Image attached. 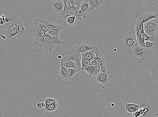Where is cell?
Listing matches in <instances>:
<instances>
[{"instance_id":"1","label":"cell","mask_w":158,"mask_h":117,"mask_svg":"<svg viewBox=\"0 0 158 117\" xmlns=\"http://www.w3.org/2000/svg\"><path fill=\"white\" fill-rule=\"evenodd\" d=\"M3 28L7 39L13 40L17 39L24 34L25 31L22 21L15 19L8 23H5Z\"/></svg>"},{"instance_id":"2","label":"cell","mask_w":158,"mask_h":117,"mask_svg":"<svg viewBox=\"0 0 158 117\" xmlns=\"http://www.w3.org/2000/svg\"><path fill=\"white\" fill-rule=\"evenodd\" d=\"M64 3V8L62 13L59 14L60 18H62L64 21L68 17L70 16L76 17V20L82 21L83 16L79 14V7L78 6L74 7L71 4L69 1L63 0Z\"/></svg>"},{"instance_id":"3","label":"cell","mask_w":158,"mask_h":117,"mask_svg":"<svg viewBox=\"0 0 158 117\" xmlns=\"http://www.w3.org/2000/svg\"><path fill=\"white\" fill-rule=\"evenodd\" d=\"M81 54L80 53L78 46L72 48L70 50L65 52L63 54V59L61 61L73 60L76 63L78 69L77 72L81 71Z\"/></svg>"},{"instance_id":"4","label":"cell","mask_w":158,"mask_h":117,"mask_svg":"<svg viewBox=\"0 0 158 117\" xmlns=\"http://www.w3.org/2000/svg\"><path fill=\"white\" fill-rule=\"evenodd\" d=\"M144 33L149 36H156L158 34V18L153 19L144 23L143 25Z\"/></svg>"},{"instance_id":"5","label":"cell","mask_w":158,"mask_h":117,"mask_svg":"<svg viewBox=\"0 0 158 117\" xmlns=\"http://www.w3.org/2000/svg\"><path fill=\"white\" fill-rule=\"evenodd\" d=\"M52 37L46 35L42 37L35 38L33 44L35 46H39L41 50H48L50 53L52 52L53 49L56 47L51 45L49 43V40Z\"/></svg>"},{"instance_id":"6","label":"cell","mask_w":158,"mask_h":117,"mask_svg":"<svg viewBox=\"0 0 158 117\" xmlns=\"http://www.w3.org/2000/svg\"><path fill=\"white\" fill-rule=\"evenodd\" d=\"M123 45L125 49L128 50H133L139 46L136 36L130 32L124 37Z\"/></svg>"},{"instance_id":"7","label":"cell","mask_w":158,"mask_h":117,"mask_svg":"<svg viewBox=\"0 0 158 117\" xmlns=\"http://www.w3.org/2000/svg\"><path fill=\"white\" fill-rule=\"evenodd\" d=\"M97 77V80L99 83L101 87L104 89L109 86V81L112 77V75L108 73L102 72L98 74Z\"/></svg>"},{"instance_id":"8","label":"cell","mask_w":158,"mask_h":117,"mask_svg":"<svg viewBox=\"0 0 158 117\" xmlns=\"http://www.w3.org/2000/svg\"><path fill=\"white\" fill-rule=\"evenodd\" d=\"M158 18V14L153 12L145 13L137 21L136 25L144 24L151 20Z\"/></svg>"},{"instance_id":"9","label":"cell","mask_w":158,"mask_h":117,"mask_svg":"<svg viewBox=\"0 0 158 117\" xmlns=\"http://www.w3.org/2000/svg\"><path fill=\"white\" fill-rule=\"evenodd\" d=\"M95 55V60L97 66L100 67L101 72L103 73H107L106 63L103 55L99 50L96 51Z\"/></svg>"},{"instance_id":"10","label":"cell","mask_w":158,"mask_h":117,"mask_svg":"<svg viewBox=\"0 0 158 117\" xmlns=\"http://www.w3.org/2000/svg\"><path fill=\"white\" fill-rule=\"evenodd\" d=\"M134 56L140 58L142 60H145L149 52L145 48L138 46L133 50Z\"/></svg>"},{"instance_id":"11","label":"cell","mask_w":158,"mask_h":117,"mask_svg":"<svg viewBox=\"0 0 158 117\" xmlns=\"http://www.w3.org/2000/svg\"><path fill=\"white\" fill-rule=\"evenodd\" d=\"M91 6L87 0H84L79 7V13L84 18H85L87 14L91 12Z\"/></svg>"},{"instance_id":"12","label":"cell","mask_w":158,"mask_h":117,"mask_svg":"<svg viewBox=\"0 0 158 117\" xmlns=\"http://www.w3.org/2000/svg\"><path fill=\"white\" fill-rule=\"evenodd\" d=\"M51 5L54 11L58 14L63 12L64 8V3L63 1L55 0L51 3Z\"/></svg>"},{"instance_id":"13","label":"cell","mask_w":158,"mask_h":117,"mask_svg":"<svg viewBox=\"0 0 158 117\" xmlns=\"http://www.w3.org/2000/svg\"><path fill=\"white\" fill-rule=\"evenodd\" d=\"M46 20L43 18L34 19L33 25L38 27L41 30L46 33L48 31L46 27Z\"/></svg>"},{"instance_id":"14","label":"cell","mask_w":158,"mask_h":117,"mask_svg":"<svg viewBox=\"0 0 158 117\" xmlns=\"http://www.w3.org/2000/svg\"><path fill=\"white\" fill-rule=\"evenodd\" d=\"M77 73V70L73 68L67 69V80H68V84L72 85L76 80L74 77L75 74Z\"/></svg>"},{"instance_id":"15","label":"cell","mask_w":158,"mask_h":117,"mask_svg":"<svg viewBox=\"0 0 158 117\" xmlns=\"http://www.w3.org/2000/svg\"><path fill=\"white\" fill-rule=\"evenodd\" d=\"M125 106L139 110L142 108L149 107V104L148 101L147 99H145L143 100L141 102H139V104L138 105L134 104H127Z\"/></svg>"},{"instance_id":"16","label":"cell","mask_w":158,"mask_h":117,"mask_svg":"<svg viewBox=\"0 0 158 117\" xmlns=\"http://www.w3.org/2000/svg\"><path fill=\"white\" fill-rule=\"evenodd\" d=\"M67 68L64 67H61L57 77V80L60 83H62L64 81L67 80Z\"/></svg>"},{"instance_id":"17","label":"cell","mask_w":158,"mask_h":117,"mask_svg":"<svg viewBox=\"0 0 158 117\" xmlns=\"http://www.w3.org/2000/svg\"><path fill=\"white\" fill-rule=\"evenodd\" d=\"M98 50V49L91 50L81 54V59H86L91 61L95 60L96 51Z\"/></svg>"},{"instance_id":"18","label":"cell","mask_w":158,"mask_h":117,"mask_svg":"<svg viewBox=\"0 0 158 117\" xmlns=\"http://www.w3.org/2000/svg\"><path fill=\"white\" fill-rule=\"evenodd\" d=\"M2 15L4 17L5 21V23H8L14 20L19 19L17 16L11 11H6L3 13Z\"/></svg>"},{"instance_id":"19","label":"cell","mask_w":158,"mask_h":117,"mask_svg":"<svg viewBox=\"0 0 158 117\" xmlns=\"http://www.w3.org/2000/svg\"><path fill=\"white\" fill-rule=\"evenodd\" d=\"M61 67H64L67 68H73L77 70V64L73 60H66L61 61Z\"/></svg>"},{"instance_id":"20","label":"cell","mask_w":158,"mask_h":117,"mask_svg":"<svg viewBox=\"0 0 158 117\" xmlns=\"http://www.w3.org/2000/svg\"><path fill=\"white\" fill-rule=\"evenodd\" d=\"M32 33L35 38L42 37L46 35V32L34 25L32 27Z\"/></svg>"},{"instance_id":"21","label":"cell","mask_w":158,"mask_h":117,"mask_svg":"<svg viewBox=\"0 0 158 117\" xmlns=\"http://www.w3.org/2000/svg\"><path fill=\"white\" fill-rule=\"evenodd\" d=\"M91 6V11L98 9L102 4L103 1L101 0H87Z\"/></svg>"},{"instance_id":"22","label":"cell","mask_w":158,"mask_h":117,"mask_svg":"<svg viewBox=\"0 0 158 117\" xmlns=\"http://www.w3.org/2000/svg\"><path fill=\"white\" fill-rule=\"evenodd\" d=\"M78 46L81 54L84 53L89 51L98 49L95 46L87 45H80Z\"/></svg>"},{"instance_id":"23","label":"cell","mask_w":158,"mask_h":117,"mask_svg":"<svg viewBox=\"0 0 158 117\" xmlns=\"http://www.w3.org/2000/svg\"><path fill=\"white\" fill-rule=\"evenodd\" d=\"M65 43V42H62L58 36L51 37L49 41L51 45L55 47L60 46L61 45L64 44Z\"/></svg>"},{"instance_id":"24","label":"cell","mask_w":158,"mask_h":117,"mask_svg":"<svg viewBox=\"0 0 158 117\" xmlns=\"http://www.w3.org/2000/svg\"><path fill=\"white\" fill-rule=\"evenodd\" d=\"M46 27L48 31L54 29L60 28L62 26L58 24L51 22L46 20Z\"/></svg>"},{"instance_id":"25","label":"cell","mask_w":158,"mask_h":117,"mask_svg":"<svg viewBox=\"0 0 158 117\" xmlns=\"http://www.w3.org/2000/svg\"><path fill=\"white\" fill-rule=\"evenodd\" d=\"M58 107L57 102L48 105L44 108L45 111L51 113L56 111Z\"/></svg>"},{"instance_id":"26","label":"cell","mask_w":158,"mask_h":117,"mask_svg":"<svg viewBox=\"0 0 158 117\" xmlns=\"http://www.w3.org/2000/svg\"><path fill=\"white\" fill-rule=\"evenodd\" d=\"M62 27L60 28L54 29L50 31H48L46 33V34L49 35L52 37L58 36L59 33L62 30Z\"/></svg>"},{"instance_id":"27","label":"cell","mask_w":158,"mask_h":117,"mask_svg":"<svg viewBox=\"0 0 158 117\" xmlns=\"http://www.w3.org/2000/svg\"><path fill=\"white\" fill-rule=\"evenodd\" d=\"M101 68L99 66H97L94 67L92 71H91V74L89 75L90 77L93 76H97V75L99 73H101Z\"/></svg>"},{"instance_id":"28","label":"cell","mask_w":158,"mask_h":117,"mask_svg":"<svg viewBox=\"0 0 158 117\" xmlns=\"http://www.w3.org/2000/svg\"><path fill=\"white\" fill-rule=\"evenodd\" d=\"M156 46V43L150 42L145 41V49L149 52L151 50L153 49Z\"/></svg>"},{"instance_id":"29","label":"cell","mask_w":158,"mask_h":117,"mask_svg":"<svg viewBox=\"0 0 158 117\" xmlns=\"http://www.w3.org/2000/svg\"><path fill=\"white\" fill-rule=\"evenodd\" d=\"M76 20V17L75 16H70L64 21L67 23L70 26L75 25V21Z\"/></svg>"},{"instance_id":"30","label":"cell","mask_w":158,"mask_h":117,"mask_svg":"<svg viewBox=\"0 0 158 117\" xmlns=\"http://www.w3.org/2000/svg\"><path fill=\"white\" fill-rule=\"evenodd\" d=\"M91 61L87 59H81V70H84L85 69L89 66Z\"/></svg>"},{"instance_id":"31","label":"cell","mask_w":158,"mask_h":117,"mask_svg":"<svg viewBox=\"0 0 158 117\" xmlns=\"http://www.w3.org/2000/svg\"><path fill=\"white\" fill-rule=\"evenodd\" d=\"M56 102H57L56 99L52 98H48L44 99V103L45 104V107H46Z\"/></svg>"},{"instance_id":"32","label":"cell","mask_w":158,"mask_h":117,"mask_svg":"<svg viewBox=\"0 0 158 117\" xmlns=\"http://www.w3.org/2000/svg\"><path fill=\"white\" fill-rule=\"evenodd\" d=\"M155 36H149L145 33V36H144V41L155 43Z\"/></svg>"},{"instance_id":"33","label":"cell","mask_w":158,"mask_h":117,"mask_svg":"<svg viewBox=\"0 0 158 117\" xmlns=\"http://www.w3.org/2000/svg\"><path fill=\"white\" fill-rule=\"evenodd\" d=\"M45 106L44 103H39L37 105V107L40 109L44 108L45 107Z\"/></svg>"},{"instance_id":"34","label":"cell","mask_w":158,"mask_h":117,"mask_svg":"<svg viewBox=\"0 0 158 117\" xmlns=\"http://www.w3.org/2000/svg\"><path fill=\"white\" fill-rule=\"evenodd\" d=\"M5 23V21L4 17L2 15V16H0V25H3Z\"/></svg>"},{"instance_id":"35","label":"cell","mask_w":158,"mask_h":117,"mask_svg":"<svg viewBox=\"0 0 158 117\" xmlns=\"http://www.w3.org/2000/svg\"><path fill=\"white\" fill-rule=\"evenodd\" d=\"M125 109L127 111H128L129 113H133V110L135 109H134L132 107H127L126 106H125Z\"/></svg>"},{"instance_id":"36","label":"cell","mask_w":158,"mask_h":117,"mask_svg":"<svg viewBox=\"0 0 158 117\" xmlns=\"http://www.w3.org/2000/svg\"><path fill=\"white\" fill-rule=\"evenodd\" d=\"M84 0H82V1H77V0H75V4L76 6H78L79 7L81 5V3Z\"/></svg>"},{"instance_id":"37","label":"cell","mask_w":158,"mask_h":117,"mask_svg":"<svg viewBox=\"0 0 158 117\" xmlns=\"http://www.w3.org/2000/svg\"><path fill=\"white\" fill-rule=\"evenodd\" d=\"M89 65L91 67H94L97 66V64L95 60H94L91 61L90 63L89 64Z\"/></svg>"},{"instance_id":"38","label":"cell","mask_w":158,"mask_h":117,"mask_svg":"<svg viewBox=\"0 0 158 117\" xmlns=\"http://www.w3.org/2000/svg\"><path fill=\"white\" fill-rule=\"evenodd\" d=\"M70 1V2L71 5H72V6H73L74 7L76 6L75 5V4L74 0H70V1Z\"/></svg>"},{"instance_id":"39","label":"cell","mask_w":158,"mask_h":117,"mask_svg":"<svg viewBox=\"0 0 158 117\" xmlns=\"http://www.w3.org/2000/svg\"><path fill=\"white\" fill-rule=\"evenodd\" d=\"M58 57L59 59H60V58H61V56H58Z\"/></svg>"}]
</instances>
